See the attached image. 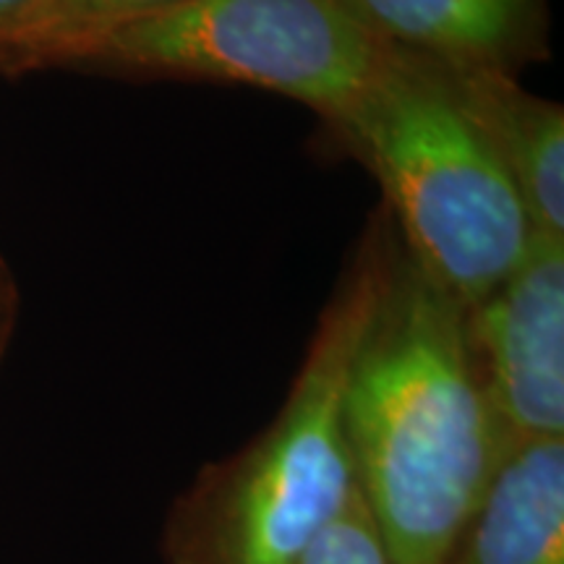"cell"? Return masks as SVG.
<instances>
[{
  "mask_svg": "<svg viewBox=\"0 0 564 564\" xmlns=\"http://www.w3.org/2000/svg\"><path fill=\"white\" fill-rule=\"evenodd\" d=\"M447 68L457 100L484 131L539 236L564 241V110L499 68Z\"/></svg>",
  "mask_w": 564,
  "mask_h": 564,
  "instance_id": "ba28073f",
  "label": "cell"
},
{
  "mask_svg": "<svg viewBox=\"0 0 564 564\" xmlns=\"http://www.w3.org/2000/svg\"><path fill=\"white\" fill-rule=\"evenodd\" d=\"M384 45L442 66L510 70L546 45L549 0H345Z\"/></svg>",
  "mask_w": 564,
  "mask_h": 564,
  "instance_id": "8992f818",
  "label": "cell"
},
{
  "mask_svg": "<svg viewBox=\"0 0 564 564\" xmlns=\"http://www.w3.org/2000/svg\"><path fill=\"white\" fill-rule=\"evenodd\" d=\"M329 126L379 181L408 253L465 308L531 251L525 204L442 63L390 47Z\"/></svg>",
  "mask_w": 564,
  "mask_h": 564,
  "instance_id": "3957f363",
  "label": "cell"
},
{
  "mask_svg": "<svg viewBox=\"0 0 564 564\" xmlns=\"http://www.w3.org/2000/svg\"><path fill=\"white\" fill-rule=\"evenodd\" d=\"M468 335L507 440L564 436V241L535 236L523 262L468 308Z\"/></svg>",
  "mask_w": 564,
  "mask_h": 564,
  "instance_id": "5b68a950",
  "label": "cell"
},
{
  "mask_svg": "<svg viewBox=\"0 0 564 564\" xmlns=\"http://www.w3.org/2000/svg\"><path fill=\"white\" fill-rule=\"evenodd\" d=\"M17 312H19L17 282H13L9 264L0 259V358H3L6 350H9L13 324H17Z\"/></svg>",
  "mask_w": 564,
  "mask_h": 564,
  "instance_id": "7c38bea8",
  "label": "cell"
},
{
  "mask_svg": "<svg viewBox=\"0 0 564 564\" xmlns=\"http://www.w3.org/2000/svg\"><path fill=\"white\" fill-rule=\"evenodd\" d=\"M390 45L345 0H183L108 30L66 66L133 76L249 84L335 121L366 89Z\"/></svg>",
  "mask_w": 564,
  "mask_h": 564,
  "instance_id": "277c9868",
  "label": "cell"
},
{
  "mask_svg": "<svg viewBox=\"0 0 564 564\" xmlns=\"http://www.w3.org/2000/svg\"><path fill=\"white\" fill-rule=\"evenodd\" d=\"M175 3L183 0H53L45 30L24 55L19 70L66 63L76 47L97 34L152 17Z\"/></svg>",
  "mask_w": 564,
  "mask_h": 564,
  "instance_id": "9c48e42d",
  "label": "cell"
},
{
  "mask_svg": "<svg viewBox=\"0 0 564 564\" xmlns=\"http://www.w3.org/2000/svg\"><path fill=\"white\" fill-rule=\"evenodd\" d=\"M291 564H398L361 489L343 512L293 556Z\"/></svg>",
  "mask_w": 564,
  "mask_h": 564,
  "instance_id": "30bf717a",
  "label": "cell"
},
{
  "mask_svg": "<svg viewBox=\"0 0 564 564\" xmlns=\"http://www.w3.org/2000/svg\"><path fill=\"white\" fill-rule=\"evenodd\" d=\"M345 432L398 564H444L510 440L478 371L468 308L421 270L392 220L350 361Z\"/></svg>",
  "mask_w": 564,
  "mask_h": 564,
  "instance_id": "6da1fadb",
  "label": "cell"
},
{
  "mask_svg": "<svg viewBox=\"0 0 564 564\" xmlns=\"http://www.w3.org/2000/svg\"><path fill=\"white\" fill-rule=\"evenodd\" d=\"M444 564H564V436L507 444Z\"/></svg>",
  "mask_w": 564,
  "mask_h": 564,
  "instance_id": "52a82bcc",
  "label": "cell"
},
{
  "mask_svg": "<svg viewBox=\"0 0 564 564\" xmlns=\"http://www.w3.org/2000/svg\"><path fill=\"white\" fill-rule=\"evenodd\" d=\"M53 0H0V70H19L51 17Z\"/></svg>",
  "mask_w": 564,
  "mask_h": 564,
  "instance_id": "8fae6325",
  "label": "cell"
},
{
  "mask_svg": "<svg viewBox=\"0 0 564 564\" xmlns=\"http://www.w3.org/2000/svg\"><path fill=\"white\" fill-rule=\"evenodd\" d=\"M390 217H373L308 343L285 403L249 444L209 463L165 514V564H291L358 494L345 387L382 282Z\"/></svg>",
  "mask_w": 564,
  "mask_h": 564,
  "instance_id": "7a4b0ae2",
  "label": "cell"
}]
</instances>
